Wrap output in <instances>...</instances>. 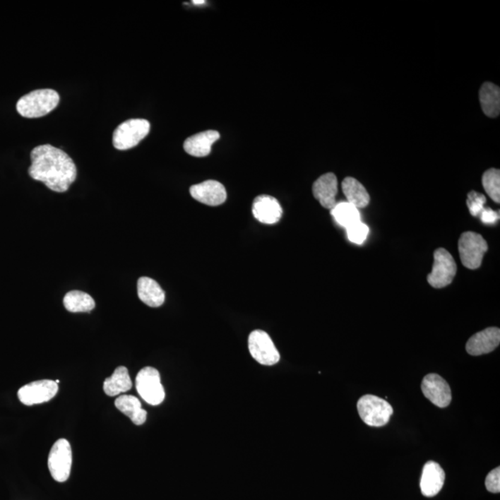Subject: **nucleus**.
<instances>
[{"mask_svg": "<svg viewBox=\"0 0 500 500\" xmlns=\"http://www.w3.org/2000/svg\"><path fill=\"white\" fill-rule=\"evenodd\" d=\"M29 175L58 193L66 192L76 180V163L64 151L52 145H42L31 153Z\"/></svg>", "mask_w": 500, "mask_h": 500, "instance_id": "f257e3e1", "label": "nucleus"}, {"mask_svg": "<svg viewBox=\"0 0 500 500\" xmlns=\"http://www.w3.org/2000/svg\"><path fill=\"white\" fill-rule=\"evenodd\" d=\"M59 96L52 89H40L20 97L17 112L25 118H40L49 114L58 106Z\"/></svg>", "mask_w": 500, "mask_h": 500, "instance_id": "f03ea898", "label": "nucleus"}, {"mask_svg": "<svg viewBox=\"0 0 500 500\" xmlns=\"http://www.w3.org/2000/svg\"><path fill=\"white\" fill-rule=\"evenodd\" d=\"M358 412L369 427H382L388 424L394 412L388 401L373 395H365L358 401Z\"/></svg>", "mask_w": 500, "mask_h": 500, "instance_id": "7ed1b4c3", "label": "nucleus"}, {"mask_svg": "<svg viewBox=\"0 0 500 500\" xmlns=\"http://www.w3.org/2000/svg\"><path fill=\"white\" fill-rule=\"evenodd\" d=\"M150 124L144 119H131L119 125L113 133V145L119 150L135 148L150 133Z\"/></svg>", "mask_w": 500, "mask_h": 500, "instance_id": "20e7f679", "label": "nucleus"}, {"mask_svg": "<svg viewBox=\"0 0 500 500\" xmlns=\"http://www.w3.org/2000/svg\"><path fill=\"white\" fill-rule=\"evenodd\" d=\"M71 463H73V452L67 439L56 440L50 449L47 466L50 475L59 483H64L70 477Z\"/></svg>", "mask_w": 500, "mask_h": 500, "instance_id": "39448f33", "label": "nucleus"}, {"mask_svg": "<svg viewBox=\"0 0 500 500\" xmlns=\"http://www.w3.org/2000/svg\"><path fill=\"white\" fill-rule=\"evenodd\" d=\"M136 388L140 397L151 406H157L165 401V391L160 382L159 371L153 367H145L136 378Z\"/></svg>", "mask_w": 500, "mask_h": 500, "instance_id": "423d86ee", "label": "nucleus"}, {"mask_svg": "<svg viewBox=\"0 0 500 500\" xmlns=\"http://www.w3.org/2000/svg\"><path fill=\"white\" fill-rule=\"evenodd\" d=\"M488 245L481 234L465 232L458 240V252L461 263L468 269L475 270L481 266Z\"/></svg>", "mask_w": 500, "mask_h": 500, "instance_id": "0eeeda50", "label": "nucleus"}, {"mask_svg": "<svg viewBox=\"0 0 500 500\" xmlns=\"http://www.w3.org/2000/svg\"><path fill=\"white\" fill-rule=\"evenodd\" d=\"M434 260L433 269L427 276L428 282L434 288L448 287L456 275V261L445 249H436L434 253Z\"/></svg>", "mask_w": 500, "mask_h": 500, "instance_id": "6e6552de", "label": "nucleus"}, {"mask_svg": "<svg viewBox=\"0 0 500 500\" xmlns=\"http://www.w3.org/2000/svg\"><path fill=\"white\" fill-rule=\"evenodd\" d=\"M249 350L261 365L272 366L280 361V353L266 332L255 330L249 336Z\"/></svg>", "mask_w": 500, "mask_h": 500, "instance_id": "1a4fd4ad", "label": "nucleus"}, {"mask_svg": "<svg viewBox=\"0 0 500 500\" xmlns=\"http://www.w3.org/2000/svg\"><path fill=\"white\" fill-rule=\"evenodd\" d=\"M59 391L56 381L40 380L23 386L18 391L20 403L26 406L49 403Z\"/></svg>", "mask_w": 500, "mask_h": 500, "instance_id": "9d476101", "label": "nucleus"}, {"mask_svg": "<svg viewBox=\"0 0 500 500\" xmlns=\"http://www.w3.org/2000/svg\"><path fill=\"white\" fill-rule=\"evenodd\" d=\"M422 390L425 397L437 407H446L451 403V389L439 374H427L422 380Z\"/></svg>", "mask_w": 500, "mask_h": 500, "instance_id": "9b49d317", "label": "nucleus"}, {"mask_svg": "<svg viewBox=\"0 0 500 500\" xmlns=\"http://www.w3.org/2000/svg\"><path fill=\"white\" fill-rule=\"evenodd\" d=\"M190 194L196 201L208 206H220L225 203L227 194L225 187L218 181L208 180L190 187Z\"/></svg>", "mask_w": 500, "mask_h": 500, "instance_id": "f8f14e48", "label": "nucleus"}, {"mask_svg": "<svg viewBox=\"0 0 500 500\" xmlns=\"http://www.w3.org/2000/svg\"><path fill=\"white\" fill-rule=\"evenodd\" d=\"M500 343V330L489 327L475 333L466 344L467 352L472 356H480L492 352Z\"/></svg>", "mask_w": 500, "mask_h": 500, "instance_id": "ddd939ff", "label": "nucleus"}, {"mask_svg": "<svg viewBox=\"0 0 500 500\" xmlns=\"http://www.w3.org/2000/svg\"><path fill=\"white\" fill-rule=\"evenodd\" d=\"M445 480L446 475L441 466L436 461H428L422 469L419 483L422 495L427 498L436 496L444 487Z\"/></svg>", "mask_w": 500, "mask_h": 500, "instance_id": "4468645a", "label": "nucleus"}, {"mask_svg": "<svg viewBox=\"0 0 500 500\" xmlns=\"http://www.w3.org/2000/svg\"><path fill=\"white\" fill-rule=\"evenodd\" d=\"M252 213L256 220L265 225H275L282 218V210L278 199L261 195L253 202Z\"/></svg>", "mask_w": 500, "mask_h": 500, "instance_id": "2eb2a0df", "label": "nucleus"}, {"mask_svg": "<svg viewBox=\"0 0 500 500\" xmlns=\"http://www.w3.org/2000/svg\"><path fill=\"white\" fill-rule=\"evenodd\" d=\"M338 178L332 172L321 175L315 181L312 186L314 198L320 202L321 206L328 210H332L335 206V196L338 195Z\"/></svg>", "mask_w": 500, "mask_h": 500, "instance_id": "dca6fc26", "label": "nucleus"}, {"mask_svg": "<svg viewBox=\"0 0 500 500\" xmlns=\"http://www.w3.org/2000/svg\"><path fill=\"white\" fill-rule=\"evenodd\" d=\"M220 138L217 131L208 130L190 136L184 143V148L187 154L193 157H206L210 153L211 147Z\"/></svg>", "mask_w": 500, "mask_h": 500, "instance_id": "f3484780", "label": "nucleus"}, {"mask_svg": "<svg viewBox=\"0 0 500 500\" xmlns=\"http://www.w3.org/2000/svg\"><path fill=\"white\" fill-rule=\"evenodd\" d=\"M138 294L140 300L151 308H157L165 302V292L155 280L151 278L138 279Z\"/></svg>", "mask_w": 500, "mask_h": 500, "instance_id": "a211bd4d", "label": "nucleus"}, {"mask_svg": "<svg viewBox=\"0 0 500 500\" xmlns=\"http://www.w3.org/2000/svg\"><path fill=\"white\" fill-rule=\"evenodd\" d=\"M133 388L132 380L126 367L120 366L113 371L112 376L104 381L103 390L109 397H115L129 391Z\"/></svg>", "mask_w": 500, "mask_h": 500, "instance_id": "6ab92c4d", "label": "nucleus"}, {"mask_svg": "<svg viewBox=\"0 0 500 500\" xmlns=\"http://www.w3.org/2000/svg\"><path fill=\"white\" fill-rule=\"evenodd\" d=\"M115 407L136 425L144 424L147 421L148 413L142 409L141 403L138 398L131 395H123L115 400Z\"/></svg>", "mask_w": 500, "mask_h": 500, "instance_id": "aec40b11", "label": "nucleus"}, {"mask_svg": "<svg viewBox=\"0 0 500 500\" xmlns=\"http://www.w3.org/2000/svg\"><path fill=\"white\" fill-rule=\"evenodd\" d=\"M482 109L488 117H498L500 112V90L492 83H484L479 93Z\"/></svg>", "mask_w": 500, "mask_h": 500, "instance_id": "412c9836", "label": "nucleus"}, {"mask_svg": "<svg viewBox=\"0 0 500 500\" xmlns=\"http://www.w3.org/2000/svg\"><path fill=\"white\" fill-rule=\"evenodd\" d=\"M342 189L347 198V202L353 205L357 208H363L368 206L370 202V196L367 190L355 178L347 177L342 181Z\"/></svg>", "mask_w": 500, "mask_h": 500, "instance_id": "4be33fe9", "label": "nucleus"}, {"mask_svg": "<svg viewBox=\"0 0 500 500\" xmlns=\"http://www.w3.org/2000/svg\"><path fill=\"white\" fill-rule=\"evenodd\" d=\"M64 305L68 311L90 312L93 311L96 303L93 297L85 292L73 290L68 292L64 299Z\"/></svg>", "mask_w": 500, "mask_h": 500, "instance_id": "5701e85b", "label": "nucleus"}, {"mask_svg": "<svg viewBox=\"0 0 500 500\" xmlns=\"http://www.w3.org/2000/svg\"><path fill=\"white\" fill-rule=\"evenodd\" d=\"M331 214L335 222L346 229L353 225L354 223L361 222L359 208L348 202L336 203L331 210Z\"/></svg>", "mask_w": 500, "mask_h": 500, "instance_id": "b1692460", "label": "nucleus"}, {"mask_svg": "<svg viewBox=\"0 0 500 500\" xmlns=\"http://www.w3.org/2000/svg\"><path fill=\"white\" fill-rule=\"evenodd\" d=\"M483 186L487 195L492 201L500 202V172L499 169H490L483 175Z\"/></svg>", "mask_w": 500, "mask_h": 500, "instance_id": "393cba45", "label": "nucleus"}, {"mask_svg": "<svg viewBox=\"0 0 500 500\" xmlns=\"http://www.w3.org/2000/svg\"><path fill=\"white\" fill-rule=\"evenodd\" d=\"M347 234L350 242L362 245L368 237L369 227L362 221L358 222L347 228Z\"/></svg>", "mask_w": 500, "mask_h": 500, "instance_id": "a878e982", "label": "nucleus"}, {"mask_svg": "<svg viewBox=\"0 0 500 500\" xmlns=\"http://www.w3.org/2000/svg\"><path fill=\"white\" fill-rule=\"evenodd\" d=\"M486 203L487 198L484 195L475 191L469 193L468 198H467V206H468L470 213H471L472 216L477 217L480 215Z\"/></svg>", "mask_w": 500, "mask_h": 500, "instance_id": "bb28decb", "label": "nucleus"}, {"mask_svg": "<svg viewBox=\"0 0 500 500\" xmlns=\"http://www.w3.org/2000/svg\"><path fill=\"white\" fill-rule=\"evenodd\" d=\"M486 487L491 493L498 494L500 492V468L494 469L488 473L486 478Z\"/></svg>", "mask_w": 500, "mask_h": 500, "instance_id": "cd10ccee", "label": "nucleus"}, {"mask_svg": "<svg viewBox=\"0 0 500 500\" xmlns=\"http://www.w3.org/2000/svg\"><path fill=\"white\" fill-rule=\"evenodd\" d=\"M479 216H480L481 221L484 225H495L499 220V211L493 210L490 208H484Z\"/></svg>", "mask_w": 500, "mask_h": 500, "instance_id": "c85d7f7f", "label": "nucleus"}, {"mask_svg": "<svg viewBox=\"0 0 500 500\" xmlns=\"http://www.w3.org/2000/svg\"><path fill=\"white\" fill-rule=\"evenodd\" d=\"M193 4L195 5H201V4H204L205 1L204 0H202V1H192Z\"/></svg>", "mask_w": 500, "mask_h": 500, "instance_id": "c756f323", "label": "nucleus"}]
</instances>
